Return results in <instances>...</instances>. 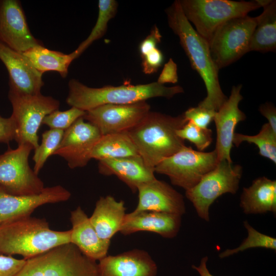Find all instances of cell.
Wrapping results in <instances>:
<instances>
[{"instance_id": "3957f363", "label": "cell", "mask_w": 276, "mask_h": 276, "mask_svg": "<svg viewBox=\"0 0 276 276\" xmlns=\"http://www.w3.org/2000/svg\"><path fill=\"white\" fill-rule=\"evenodd\" d=\"M68 85L66 103L85 111L104 104H130L155 97L170 99L184 92L180 86L167 87L157 82L132 85L126 81L120 86L107 85L94 88L88 87L77 80L71 79Z\"/></svg>"}, {"instance_id": "ac0fdd59", "label": "cell", "mask_w": 276, "mask_h": 276, "mask_svg": "<svg viewBox=\"0 0 276 276\" xmlns=\"http://www.w3.org/2000/svg\"><path fill=\"white\" fill-rule=\"evenodd\" d=\"M134 211H150L182 216L186 212L183 196L167 182L156 178L140 185Z\"/></svg>"}, {"instance_id": "cb8c5ba5", "label": "cell", "mask_w": 276, "mask_h": 276, "mask_svg": "<svg viewBox=\"0 0 276 276\" xmlns=\"http://www.w3.org/2000/svg\"><path fill=\"white\" fill-rule=\"evenodd\" d=\"M240 206L246 214H276V180L265 176L252 181L247 188H243Z\"/></svg>"}, {"instance_id": "d6a6232c", "label": "cell", "mask_w": 276, "mask_h": 276, "mask_svg": "<svg viewBox=\"0 0 276 276\" xmlns=\"http://www.w3.org/2000/svg\"><path fill=\"white\" fill-rule=\"evenodd\" d=\"M86 111L75 107L65 111L58 109L47 115L42 124L48 126L50 129L65 131L78 119L83 117Z\"/></svg>"}, {"instance_id": "ba28073f", "label": "cell", "mask_w": 276, "mask_h": 276, "mask_svg": "<svg viewBox=\"0 0 276 276\" xmlns=\"http://www.w3.org/2000/svg\"><path fill=\"white\" fill-rule=\"evenodd\" d=\"M8 98L12 106L13 118L16 126L15 141L18 145L30 144L35 150L38 146V131L44 118L58 110L60 102L41 93L26 95L9 90Z\"/></svg>"}, {"instance_id": "60d3db41", "label": "cell", "mask_w": 276, "mask_h": 276, "mask_svg": "<svg viewBox=\"0 0 276 276\" xmlns=\"http://www.w3.org/2000/svg\"><path fill=\"white\" fill-rule=\"evenodd\" d=\"M208 260V257H204L201 259L200 263L198 266L195 265L192 266V267L198 272L200 276H214L210 272L207 268L206 263Z\"/></svg>"}, {"instance_id": "4fadbf2b", "label": "cell", "mask_w": 276, "mask_h": 276, "mask_svg": "<svg viewBox=\"0 0 276 276\" xmlns=\"http://www.w3.org/2000/svg\"><path fill=\"white\" fill-rule=\"evenodd\" d=\"M101 136L95 126L80 118L64 131L53 155L63 157L71 169L85 167L91 159L92 150Z\"/></svg>"}, {"instance_id": "8992f818", "label": "cell", "mask_w": 276, "mask_h": 276, "mask_svg": "<svg viewBox=\"0 0 276 276\" xmlns=\"http://www.w3.org/2000/svg\"><path fill=\"white\" fill-rule=\"evenodd\" d=\"M182 11L196 31L208 43L216 30L225 22L261 7L259 0H181Z\"/></svg>"}, {"instance_id": "5b68a950", "label": "cell", "mask_w": 276, "mask_h": 276, "mask_svg": "<svg viewBox=\"0 0 276 276\" xmlns=\"http://www.w3.org/2000/svg\"><path fill=\"white\" fill-rule=\"evenodd\" d=\"M16 276H97V264L69 243L26 260Z\"/></svg>"}, {"instance_id": "4316f807", "label": "cell", "mask_w": 276, "mask_h": 276, "mask_svg": "<svg viewBox=\"0 0 276 276\" xmlns=\"http://www.w3.org/2000/svg\"><path fill=\"white\" fill-rule=\"evenodd\" d=\"M23 54L42 74L47 72L54 71L58 72L62 78L67 76L69 65L77 58L74 52L66 54L49 50L43 45L33 47Z\"/></svg>"}, {"instance_id": "2e32d148", "label": "cell", "mask_w": 276, "mask_h": 276, "mask_svg": "<svg viewBox=\"0 0 276 276\" xmlns=\"http://www.w3.org/2000/svg\"><path fill=\"white\" fill-rule=\"evenodd\" d=\"M242 86V84L233 86L229 98L216 111L214 117L216 129L215 150L218 163L226 160L233 163L231 151L234 146L235 129L238 123L246 119L245 114L239 107V104L243 99L240 93Z\"/></svg>"}, {"instance_id": "1f68e13d", "label": "cell", "mask_w": 276, "mask_h": 276, "mask_svg": "<svg viewBox=\"0 0 276 276\" xmlns=\"http://www.w3.org/2000/svg\"><path fill=\"white\" fill-rule=\"evenodd\" d=\"M176 134L183 140H188L194 144L198 151H203L211 144L212 131L208 128H202L190 122L176 131Z\"/></svg>"}, {"instance_id": "9a60e30c", "label": "cell", "mask_w": 276, "mask_h": 276, "mask_svg": "<svg viewBox=\"0 0 276 276\" xmlns=\"http://www.w3.org/2000/svg\"><path fill=\"white\" fill-rule=\"evenodd\" d=\"M71 196L60 185L45 187L41 193L32 195H12L0 188V225L29 217L39 206L65 201Z\"/></svg>"}, {"instance_id": "5bb4252c", "label": "cell", "mask_w": 276, "mask_h": 276, "mask_svg": "<svg viewBox=\"0 0 276 276\" xmlns=\"http://www.w3.org/2000/svg\"><path fill=\"white\" fill-rule=\"evenodd\" d=\"M0 42L20 53L43 45L31 33L19 1L0 0Z\"/></svg>"}, {"instance_id": "836d02e7", "label": "cell", "mask_w": 276, "mask_h": 276, "mask_svg": "<svg viewBox=\"0 0 276 276\" xmlns=\"http://www.w3.org/2000/svg\"><path fill=\"white\" fill-rule=\"evenodd\" d=\"M216 111L199 106L188 109L183 115L187 122H190L198 127L208 128L213 121Z\"/></svg>"}, {"instance_id": "e0dca14e", "label": "cell", "mask_w": 276, "mask_h": 276, "mask_svg": "<svg viewBox=\"0 0 276 276\" xmlns=\"http://www.w3.org/2000/svg\"><path fill=\"white\" fill-rule=\"evenodd\" d=\"M0 60L9 74V90L26 95L40 94L44 85L42 74L23 53L0 42Z\"/></svg>"}, {"instance_id": "74e56055", "label": "cell", "mask_w": 276, "mask_h": 276, "mask_svg": "<svg viewBox=\"0 0 276 276\" xmlns=\"http://www.w3.org/2000/svg\"><path fill=\"white\" fill-rule=\"evenodd\" d=\"M16 126L13 118L0 116V143L8 144L15 140Z\"/></svg>"}, {"instance_id": "e575fe53", "label": "cell", "mask_w": 276, "mask_h": 276, "mask_svg": "<svg viewBox=\"0 0 276 276\" xmlns=\"http://www.w3.org/2000/svg\"><path fill=\"white\" fill-rule=\"evenodd\" d=\"M141 58L142 70L145 74L156 73L164 62L163 53L157 48L151 50Z\"/></svg>"}, {"instance_id": "277c9868", "label": "cell", "mask_w": 276, "mask_h": 276, "mask_svg": "<svg viewBox=\"0 0 276 276\" xmlns=\"http://www.w3.org/2000/svg\"><path fill=\"white\" fill-rule=\"evenodd\" d=\"M71 229H51L43 219L30 216L0 225V254L27 260L71 243Z\"/></svg>"}, {"instance_id": "8fae6325", "label": "cell", "mask_w": 276, "mask_h": 276, "mask_svg": "<svg viewBox=\"0 0 276 276\" xmlns=\"http://www.w3.org/2000/svg\"><path fill=\"white\" fill-rule=\"evenodd\" d=\"M33 147L29 144L18 145L0 155V188L16 195H32L41 193L44 183L29 164Z\"/></svg>"}, {"instance_id": "30bf717a", "label": "cell", "mask_w": 276, "mask_h": 276, "mask_svg": "<svg viewBox=\"0 0 276 276\" xmlns=\"http://www.w3.org/2000/svg\"><path fill=\"white\" fill-rule=\"evenodd\" d=\"M217 164L215 149L205 152L186 146L159 162L154 172L167 176L172 184L187 191L197 185Z\"/></svg>"}, {"instance_id": "484cf974", "label": "cell", "mask_w": 276, "mask_h": 276, "mask_svg": "<svg viewBox=\"0 0 276 276\" xmlns=\"http://www.w3.org/2000/svg\"><path fill=\"white\" fill-rule=\"evenodd\" d=\"M139 155L127 132L101 135L95 145L91 158L100 160Z\"/></svg>"}, {"instance_id": "d590c367", "label": "cell", "mask_w": 276, "mask_h": 276, "mask_svg": "<svg viewBox=\"0 0 276 276\" xmlns=\"http://www.w3.org/2000/svg\"><path fill=\"white\" fill-rule=\"evenodd\" d=\"M26 260L0 254V276H16L25 264Z\"/></svg>"}, {"instance_id": "f1b7e54d", "label": "cell", "mask_w": 276, "mask_h": 276, "mask_svg": "<svg viewBox=\"0 0 276 276\" xmlns=\"http://www.w3.org/2000/svg\"><path fill=\"white\" fill-rule=\"evenodd\" d=\"M98 8V16L95 25L88 36L74 51L76 58L80 56L95 41L104 35L108 22L117 13L118 3L114 0H99Z\"/></svg>"}, {"instance_id": "7c38bea8", "label": "cell", "mask_w": 276, "mask_h": 276, "mask_svg": "<svg viewBox=\"0 0 276 276\" xmlns=\"http://www.w3.org/2000/svg\"><path fill=\"white\" fill-rule=\"evenodd\" d=\"M150 111L146 101L125 104H104L86 111L85 121L95 126L101 135L127 132Z\"/></svg>"}, {"instance_id": "603a6c76", "label": "cell", "mask_w": 276, "mask_h": 276, "mask_svg": "<svg viewBox=\"0 0 276 276\" xmlns=\"http://www.w3.org/2000/svg\"><path fill=\"white\" fill-rule=\"evenodd\" d=\"M125 211L123 200L117 201L110 195L100 197L89 220L100 238L110 241L120 232L126 214Z\"/></svg>"}, {"instance_id": "83f0119b", "label": "cell", "mask_w": 276, "mask_h": 276, "mask_svg": "<svg viewBox=\"0 0 276 276\" xmlns=\"http://www.w3.org/2000/svg\"><path fill=\"white\" fill-rule=\"evenodd\" d=\"M255 144L259 149V154L276 164V133L269 125L263 124L259 132L254 135L235 133L233 145L239 147L243 142Z\"/></svg>"}, {"instance_id": "ffe728a7", "label": "cell", "mask_w": 276, "mask_h": 276, "mask_svg": "<svg viewBox=\"0 0 276 276\" xmlns=\"http://www.w3.org/2000/svg\"><path fill=\"white\" fill-rule=\"evenodd\" d=\"M181 216L164 212L143 211L126 213L120 232L129 235L140 231L157 234L166 238L176 236Z\"/></svg>"}, {"instance_id": "6da1fadb", "label": "cell", "mask_w": 276, "mask_h": 276, "mask_svg": "<svg viewBox=\"0 0 276 276\" xmlns=\"http://www.w3.org/2000/svg\"><path fill=\"white\" fill-rule=\"evenodd\" d=\"M169 27L178 37L192 67L201 77L207 95L198 106L217 111L228 97L219 80V70L211 55L208 42L195 30L186 17L179 1H175L166 11Z\"/></svg>"}, {"instance_id": "52a82bcc", "label": "cell", "mask_w": 276, "mask_h": 276, "mask_svg": "<svg viewBox=\"0 0 276 276\" xmlns=\"http://www.w3.org/2000/svg\"><path fill=\"white\" fill-rule=\"evenodd\" d=\"M242 172L241 165L221 161L197 185L186 191L187 198L192 203L200 218L209 221V210L214 202L224 194L236 193Z\"/></svg>"}, {"instance_id": "44dd1931", "label": "cell", "mask_w": 276, "mask_h": 276, "mask_svg": "<svg viewBox=\"0 0 276 276\" xmlns=\"http://www.w3.org/2000/svg\"><path fill=\"white\" fill-rule=\"evenodd\" d=\"M71 243L87 257L96 261L107 256L110 241L102 239L91 224L89 217L80 206L71 213Z\"/></svg>"}, {"instance_id": "f546056e", "label": "cell", "mask_w": 276, "mask_h": 276, "mask_svg": "<svg viewBox=\"0 0 276 276\" xmlns=\"http://www.w3.org/2000/svg\"><path fill=\"white\" fill-rule=\"evenodd\" d=\"M243 225L247 231V237L237 248L227 249L220 253L219 255L220 258H225L251 248L262 247L275 251L276 239L275 238L258 232L246 220L243 222Z\"/></svg>"}, {"instance_id": "9c48e42d", "label": "cell", "mask_w": 276, "mask_h": 276, "mask_svg": "<svg viewBox=\"0 0 276 276\" xmlns=\"http://www.w3.org/2000/svg\"><path fill=\"white\" fill-rule=\"evenodd\" d=\"M257 17H235L220 26L209 42L212 59L218 69L236 61L248 52Z\"/></svg>"}, {"instance_id": "7a4b0ae2", "label": "cell", "mask_w": 276, "mask_h": 276, "mask_svg": "<svg viewBox=\"0 0 276 276\" xmlns=\"http://www.w3.org/2000/svg\"><path fill=\"white\" fill-rule=\"evenodd\" d=\"M187 122L183 113L173 117L150 111L127 133L146 166L154 170L159 162L186 146L176 131Z\"/></svg>"}, {"instance_id": "4dcf8cb0", "label": "cell", "mask_w": 276, "mask_h": 276, "mask_svg": "<svg viewBox=\"0 0 276 276\" xmlns=\"http://www.w3.org/2000/svg\"><path fill=\"white\" fill-rule=\"evenodd\" d=\"M64 131L50 129L42 134L40 144L35 149L32 159L34 162L33 170L38 175L48 158L53 155L59 146Z\"/></svg>"}, {"instance_id": "7402d4cb", "label": "cell", "mask_w": 276, "mask_h": 276, "mask_svg": "<svg viewBox=\"0 0 276 276\" xmlns=\"http://www.w3.org/2000/svg\"><path fill=\"white\" fill-rule=\"evenodd\" d=\"M98 171L104 175L116 176L133 193L141 184L156 178L154 170L146 166L140 155L99 160Z\"/></svg>"}, {"instance_id": "8d00e7d4", "label": "cell", "mask_w": 276, "mask_h": 276, "mask_svg": "<svg viewBox=\"0 0 276 276\" xmlns=\"http://www.w3.org/2000/svg\"><path fill=\"white\" fill-rule=\"evenodd\" d=\"M162 37L158 28L155 26L151 29L150 34L142 40L139 45V50L141 57L157 48V44L161 41Z\"/></svg>"}, {"instance_id": "d6986e66", "label": "cell", "mask_w": 276, "mask_h": 276, "mask_svg": "<svg viewBox=\"0 0 276 276\" xmlns=\"http://www.w3.org/2000/svg\"><path fill=\"white\" fill-rule=\"evenodd\" d=\"M157 271L150 255L139 249L107 255L97 264V276H156Z\"/></svg>"}, {"instance_id": "d4e9b609", "label": "cell", "mask_w": 276, "mask_h": 276, "mask_svg": "<svg viewBox=\"0 0 276 276\" xmlns=\"http://www.w3.org/2000/svg\"><path fill=\"white\" fill-rule=\"evenodd\" d=\"M263 12L257 17L248 52H275L276 49V1L260 0Z\"/></svg>"}, {"instance_id": "ab89813d", "label": "cell", "mask_w": 276, "mask_h": 276, "mask_svg": "<svg viewBox=\"0 0 276 276\" xmlns=\"http://www.w3.org/2000/svg\"><path fill=\"white\" fill-rule=\"evenodd\" d=\"M259 111L262 115L267 119V123L273 131L276 133V109L270 103H266L261 105Z\"/></svg>"}, {"instance_id": "f35d334b", "label": "cell", "mask_w": 276, "mask_h": 276, "mask_svg": "<svg viewBox=\"0 0 276 276\" xmlns=\"http://www.w3.org/2000/svg\"><path fill=\"white\" fill-rule=\"evenodd\" d=\"M177 81V65L173 59L170 58L164 65L156 82L164 85L166 83H176Z\"/></svg>"}]
</instances>
